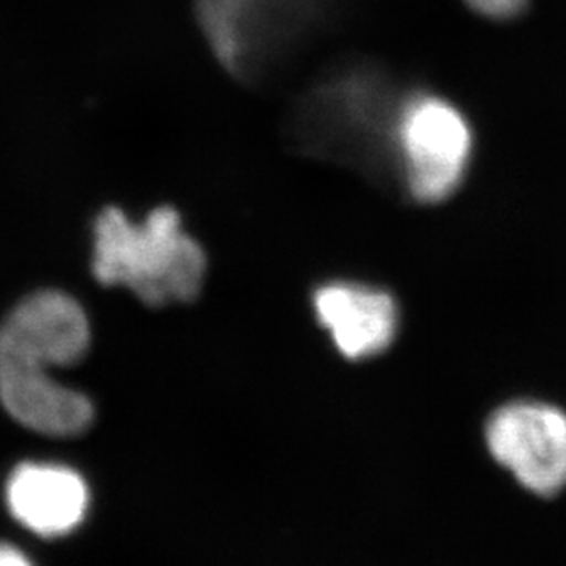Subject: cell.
<instances>
[{"mask_svg": "<svg viewBox=\"0 0 566 566\" xmlns=\"http://www.w3.org/2000/svg\"><path fill=\"white\" fill-rule=\"evenodd\" d=\"M83 305L60 289L28 294L0 322V403L35 432L76 436L93 423L94 407L50 376L77 365L91 346Z\"/></svg>", "mask_w": 566, "mask_h": 566, "instance_id": "obj_1", "label": "cell"}, {"mask_svg": "<svg viewBox=\"0 0 566 566\" xmlns=\"http://www.w3.org/2000/svg\"><path fill=\"white\" fill-rule=\"evenodd\" d=\"M403 94L371 63L338 66L302 94L291 137L311 157L394 179V126Z\"/></svg>", "mask_w": 566, "mask_h": 566, "instance_id": "obj_2", "label": "cell"}, {"mask_svg": "<svg viewBox=\"0 0 566 566\" xmlns=\"http://www.w3.org/2000/svg\"><path fill=\"white\" fill-rule=\"evenodd\" d=\"M207 269V252L174 207L155 208L138 223L107 207L94 221V279L124 285L147 307L196 300Z\"/></svg>", "mask_w": 566, "mask_h": 566, "instance_id": "obj_3", "label": "cell"}, {"mask_svg": "<svg viewBox=\"0 0 566 566\" xmlns=\"http://www.w3.org/2000/svg\"><path fill=\"white\" fill-rule=\"evenodd\" d=\"M474 132L462 109L429 91L405 93L392 138L394 179L420 205L457 193L473 160Z\"/></svg>", "mask_w": 566, "mask_h": 566, "instance_id": "obj_4", "label": "cell"}, {"mask_svg": "<svg viewBox=\"0 0 566 566\" xmlns=\"http://www.w3.org/2000/svg\"><path fill=\"white\" fill-rule=\"evenodd\" d=\"M202 35L232 76L254 82L321 15L324 0H193Z\"/></svg>", "mask_w": 566, "mask_h": 566, "instance_id": "obj_5", "label": "cell"}, {"mask_svg": "<svg viewBox=\"0 0 566 566\" xmlns=\"http://www.w3.org/2000/svg\"><path fill=\"white\" fill-rule=\"evenodd\" d=\"M491 457L535 495L566 485V412L541 401H513L495 410L485 427Z\"/></svg>", "mask_w": 566, "mask_h": 566, "instance_id": "obj_6", "label": "cell"}, {"mask_svg": "<svg viewBox=\"0 0 566 566\" xmlns=\"http://www.w3.org/2000/svg\"><path fill=\"white\" fill-rule=\"evenodd\" d=\"M313 313L344 359L385 354L398 337L401 313L387 289L355 280H329L311 296Z\"/></svg>", "mask_w": 566, "mask_h": 566, "instance_id": "obj_7", "label": "cell"}, {"mask_svg": "<svg viewBox=\"0 0 566 566\" xmlns=\"http://www.w3.org/2000/svg\"><path fill=\"white\" fill-rule=\"evenodd\" d=\"M87 504V485L82 476L61 465L22 463L8 482V506L13 517L44 537L76 528Z\"/></svg>", "mask_w": 566, "mask_h": 566, "instance_id": "obj_8", "label": "cell"}, {"mask_svg": "<svg viewBox=\"0 0 566 566\" xmlns=\"http://www.w3.org/2000/svg\"><path fill=\"white\" fill-rule=\"evenodd\" d=\"M476 15L491 21H510L523 15L530 0H463Z\"/></svg>", "mask_w": 566, "mask_h": 566, "instance_id": "obj_9", "label": "cell"}, {"mask_svg": "<svg viewBox=\"0 0 566 566\" xmlns=\"http://www.w3.org/2000/svg\"><path fill=\"white\" fill-rule=\"evenodd\" d=\"M0 566H32V563L13 546L0 545Z\"/></svg>", "mask_w": 566, "mask_h": 566, "instance_id": "obj_10", "label": "cell"}]
</instances>
